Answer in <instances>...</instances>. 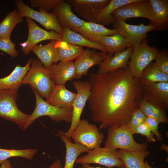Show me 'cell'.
Here are the masks:
<instances>
[{"mask_svg":"<svg viewBox=\"0 0 168 168\" xmlns=\"http://www.w3.org/2000/svg\"><path fill=\"white\" fill-rule=\"evenodd\" d=\"M145 164L146 168H156L152 167L148 163L147 161H145Z\"/></svg>","mask_w":168,"mask_h":168,"instance_id":"45","label":"cell"},{"mask_svg":"<svg viewBox=\"0 0 168 168\" xmlns=\"http://www.w3.org/2000/svg\"><path fill=\"white\" fill-rule=\"evenodd\" d=\"M1 57L0 56V59H1Z\"/></svg>","mask_w":168,"mask_h":168,"instance_id":"48","label":"cell"},{"mask_svg":"<svg viewBox=\"0 0 168 168\" xmlns=\"http://www.w3.org/2000/svg\"><path fill=\"white\" fill-rule=\"evenodd\" d=\"M77 168H84V167H83L82 166V167H77Z\"/></svg>","mask_w":168,"mask_h":168,"instance_id":"46","label":"cell"},{"mask_svg":"<svg viewBox=\"0 0 168 168\" xmlns=\"http://www.w3.org/2000/svg\"><path fill=\"white\" fill-rule=\"evenodd\" d=\"M138 107L147 117L154 118L160 123H168V118L165 110L148 102L143 98Z\"/></svg>","mask_w":168,"mask_h":168,"instance_id":"32","label":"cell"},{"mask_svg":"<svg viewBox=\"0 0 168 168\" xmlns=\"http://www.w3.org/2000/svg\"><path fill=\"white\" fill-rule=\"evenodd\" d=\"M112 25L114 29H118L120 34L128 40L131 47L139 44L146 39L148 37V32L156 30L155 26L149 24L145 25L142 23L135 25L115 20L112 23Z\"/></svg>","mask_w":168,"mask_h":168,"instance_id":"13","label":"cell"},{"mask_svg":"<svg viewBox=\"0 0 168 168\" xmlns=\"http://www.w3.org/2000/svg\"><path fill=\"white\" fill-rule=\"evenodd\" d=\"M146 118V116L141 109L138 107L133 112L127 126L132 132L140 124L145 122Z\"/></svg>","mask_w":168,"mask_h":168,"instance_id":"37","label":"cell"},{"mask_svg":"<svg viewBox=\"0 0 168 168\" xmlns=\"http://www.w3.org/2000/svg\"><path fill=\"white\" fill-rule=\"evenodd\" d=\"M139 79L142 85L168 82V73L157 68L154 63L151 62L143 70Z\"/></svg>","mask_w":168,"mask_h":168,"instance_id":"29","label":"cell"},{"mask_svg":"<svg viewBox=\"0 0 168 168\" xmlns=\"http://www.w3.org/2000/svg\"><path fill=\"white\" fill-rule=\"evenodd\" d=\"M23 21L17 10L10 12L0 22V37H10L14 27Z\"/></svg>","mask_w":168,"mask_h":168,"instance_id":"33","label":"cell"},{"mask_svg":"<svg viewBox=\"0 0 168 168\" xmlns=\"http://www.w3.org/2000/svg\"><path fill=\"white\" fill-rule=\"evenodd\" d=\"M160 150H164L168 153V146L164 143H162L160 146L159 149Z\"/></svg>","mask_w":168,"mask_h":168,"instance_id":"43","label":"cell"},{"mask_svg":"<svg viewBox=\"0 0 168 168\" xmlns=\"http://www.w3.org/2000/svg\"><path fill=\"white\" fill-rule=\"evenodd\" d=\"M155 65L165 72L168 73V50L165 49L159 51L154 59Z\"/></svg>","mask_w":168,"mask_h":168,"instance_id":"38","label":"cell"},{"mask_svg":"<svg viewBox=\"0 0 168 168\" xmlns=\"http://www.w3.org/2000/svg\"><path fill=\"white\" fill-rule=\"evenodd\" d=\"M136 0H110L109 3L99 13L96 23L103 26L112 23L115 19L112 16L113 12L117 8Z\"/></svg>","mask_w":168,"mask_h":168,"instance_id":"30","label":"cell"},{"mask_svg":"<svg viewBox=\"0 0 168 168\" xmlns=\"http://www.w3.org/2000/svg\"><path fill=\"white\" fill-rule=\"evenodd\" d=\"M56 46L60 61H73L82 54L83 47L68 43L61 40L57 41Z\"/></svg>","mask_w":168,"mask_h":168,"instance_id":"31","label":"cell"},{"mask_svg":"<svg viewBox=\"0 0 168 168\" xmlns=\"http://www.w3.org/2000/svg\"><path fill=\"white\" fill-rule=\"evenodd\" d=\"M87 153L86 155L77 158L75 163L82 165L96 164L108 167H125L116 149L106 147H99L89 150Z\"/></svg>","mask_w":168,"mask_h":168,"instance_id":"8","label":"cell"},{"mask_svg":"<svg viewBox=\"0 0 168 168\" xmlns=\"http://www.w3.org/2000/svg\"><path fill=\"white\" fill-rule=\"evenodd\" d=\"M47 168H62V164L59 159L57 158Z\"/></svg>","mask_w":168,"mask_h":168,"instance_id":"41","label":"cell"},{"mask_svg":"<svg viewBox=\"0 0 168 168\" xmlns=\"http://www.w3.org/2000/svg\"><path fill=\"white\" fill-rule=\"evenodd\" d=\"M77 93L68 90L65 85L55 84L46 101L58 107L72 108Z\"/></svg>","mask_w":168,"mask_h":168,"instance_id":"21","label":"cell"},{"mask_svg":"<svg viewBox=\"0 0 168 168\" xmlns=\"http://www.w3.org/2000/svg\"><path fill=\"white\" fill-rule=\"evenodd\" d=\"M35 95L36 105L35 109L28 120L27 128L31 125L38 118L47 116L52 120L57 122L62 121L71 123L72 115V108L58 107L47 103L38 93L36 91L31 87Z\"/></svg>","mask_w":168,"mask_h":168,"instance_id":"4","label":"cell"},{"mask_svg":"<svg viewBox=\"0 0 168 168\" xmlns=\"http://www.w3.org/2000/svg\"><path fill=\"white\" fill-rule=\"evenodd\" d=\"M38 149H15L0 148V166L4 161L12 157H21L27 160H32Z\"/></svg>","mask_w":168,"mask_h":168,"instance_id":"34","label":"cell"},{"mask_svg":"<svg viewBox=\"0 0 168 168\" xmlns=\"http://www.w3.org/2000/svg\"><path fill=\"white\" fill-rule=\"evenodd\" d=\"M28 29L27 40L20 44L21 50L25 55H28L32 49L40 42L47 40H60L62 35L53 30H46L38 26L33 20L26 18Z\"/></svg>","mask_w":168,"mask_h":168,"instance_id":"11","label":"cell"},{"mask_svg":"<svg viewBox=\"0 0 168 168\" xmlns=\"http://www.w3.org/2000/svg\"><path fill=\"white\" fill-rule=\"evenodd\" d=\"M87 100L91 118L100 130L127 125L142 99V85L128 66L102 74L90 73Z\"/></svg>","mask_w":168,"mask_h":168,"instance_id":"1","label":"cell"},{"mask_svg":"<svg viewBox=\"0 0 168 168\" xmlns=\"http://www.w3.org/2000/svg\"><path fill=\"white\" fill-rule=\"evenodd\" d=\"M152 10L149 0H136L116 9L112 16L115 20L124 21L133 17H143L151 20Z\"/></svg>","mask_w":168,"mask_h":168,"instance_id":"12","label":"cell"},{"mask_svg":"<svg viewBox=\"0 0 168 168\" xmlns=\"http://www.w3.org/2000/svg\"><path fill=\"white\" fill-rule=\"evenodd\" d=\"M148 40L145 39L139 44L134 46L128 64L131 75L139 79L143 70L152 61L159 51L154 46L148 44Z\"/></svg>","mask_w":168,"mask_h":168,"instance_id":"6","label":"cell"},{"mask_svg":"<svg viewBox=\"0 0 168 168\" xmlns=\"http://www.w3.org/2000/svg\"><path fill=\"white\" fill-rule=\"evenodd\" d=\"M133 48H128L124 51L115 53L111 57L107 54L105 59L99 65L97 73L102 74L127 67Z\"/></svg>","mask_w":168,"mask_h":168,"instance_id":"18","label":"cell"},{"mask_svg":"<svg viewBox=\"0 0 168 168\" xmlns=\"http://www.w3.org/2000/svg\"><path fill=\"white\" fill-rule=\"evenodd\" d=\"M51 80L55 84L65 85L68 81L76 79V72L73 61L53 64L49 69Z\"/></svg>","mask_w":168,"mask_h":168,"instance_id":"19","label":"cell"},{"mask_svg":"<svg viewBox=\"0 0 168 168\" xmlns=\"http://www.w3.org/2000/svg\"><path fill=\"white\" fill-rule=\"evenodd\" d=\"M22 85L29 84L42 97L48 98L55 84L51 80L49 70L38 59H30L29 69L24 77Z\"/></svg>","mask_w":168,"mask_h":168,"instance_id":"2","label":"cell"},{"mask_svg":"<svg viewBox=\"0 0 168 168\" xmlns=\"http://www.w3.org/2000/svg\"><path fill=\"white\" fill-rule=\"evenodd\" d=\"M63 0H30L31 5L34 7L49 12L58 7L63 1Z\"/></svg>","mask_w":168,"mask_h":168,"instance_id":"35","label":"cell"},{"mask_svg":"<svg viewBox=\"0 0 168 168\" xmlns=\"http://www.w3.org/2000/svg\"><path fill=\"white\" fill-rule=\"evenodd\" d=\"M72 30L80 34L90 41L97 43H100L105 36L120 34L117 29H108L101 24L85 21L80 27Z\"/></svg>","mask_w":168,"mask_h":168,"instance_id":"17","label":"cell"},{"mask_svg":"<svg viewBox=\"0 0 168 168\" xmlns=\"http://www.w3.org/2000/svg\"><path fill=\"white\" fill-rule=\"evenodd\" d=\"M110 0H68L66 1L73 7L74 11L85 20L96 23L101 10Z\"/></svg>","mask_w":168,"mask_h":168,"instance_id":"14","label":"cell"},{"mask_svg":"<svg viewBox=\"0 0 168 168\" xmlns=\"http://www.w3.org/2000/svg\"><path fill=\"white\" fill-rule=\"evenodd\" d=\"M107 55L102 52H96L95 49L84 50L74 62L76 79H79L82 76H87L89 69L95 65L100 64L106 58Z\"/></svg>","mask_w":168,"mask_h":168,"instance_id":"15","label":"cell"},{"mask_svg":"<svg viewBox=\"0 0 168 168\" xmlns=\"http://www.w3.org/2000/svg\"><path fill=\"white\" fill-rule=\"evenodd\" d=\"M9 168H13L12 166H11L9 167ZM27 168H30V167H27Z\"/></svg>","mask_w":168,"mask_h":168,"instance_id":"47","label":"cell"},{"mask_svg":"<svg viewBox=\"0 0 168 168\" xmlns=\"http://www.w3.org/2000/svg\"><path fill=\"white\" fill-rule=\"evenodd\" d=\"M77 91L73 106L72 120L68 130L64 132L65 135L70 138L71 133L81 119V117L91 94L92 85L89 81H75L72 82Z\"/></svg>","mask_w":168,"mask_h":168,"instance_id":"10","label":"cell"},{"mask_svg":"<svg viewBox=\"0 0 168 168\" xmlns=\"http://www.w3.org/2000/svg\"><path fill=\"white\" fill-rule=\"evenodd\" d=\"M75 143H79L89 150L100 147L104 135L95 124L81 119L70 135Z\"/></svg>","mask_w":168,"mask_h":168,"instance_id":"7","label":"cell"},{"mask_svg":"<svg viewBox=\"0 0 168 168\" xmlns=\"http://www.w3.org/2000/svg\"><path fill=\"white\" fill-rule=\"evenodd\" d=\"M56 40H51L44 45H36L31 49L44 66L49 69L54 63L60 61L56 46Z\"/></svg>","mask_w":168,"mask_h":168,"instance_id":"23","label":"cell"},{"mask_svg":"<svg viewBox=\"0 0 168 168\" xmlns=\"http://www.w3.org/2000/svg\"><path fill=\"white\" fill-rule=\"evenodd\" d=\"M56 134L64 143L66 149L65 162L63 168H73L78 156L82 153L87 152L89 150L82 144L73 143L70 138L66 137L62 131L58 130Z\"/></svg>","mask_w":168,"mask_h":168,"instance_id":"24","label":"cell"},{"mask_svg":"<svg viewBox=\"0 0 168 168\" xmlns=\"http://www.w3.org/2000/svg\"><path fill=\"white\" fill-rule=\"evenodd\" d=\"M152 10L149 24L155 26L156 30L162 31L168 29V0H149Z\"/></svg>","mask_w":168,"mask_h":168,"instance_id":"22","label":"cell"},{"mask_svg":"<svg viewBox=\"0 0 168 168\" xmlns=\"http://www.w3.org/2000/svg\"><path fill=\"white\" fill-rule=\"evenodd\" d=\"M110 57L115 53L124 51L131 47L128 40L121 34H118L105 36L100 42Z\"/></svg>","mask_w":168,"mask_h":168,"instance_id":"28","label":"cell"},{"mask_svg":"<svg viewBox=\"0 0 168 168\" xmlns=\"http://www.w3.org/2000/svg\"><path fill=\"white\" fill-rule=\"evenodd\" d=\"M118 152L126 168H146L144 159L150 154L147 150L131 152L119 149Z\"/></svg>","mask_w":168,"mask_h":168,"instance_id":"26","label":"cell"},{"mask_svg":"<svg viewBox=\"0 0 168 168\" xmlns=\"http://www.w3.org/2000/svg\"><path fill=\"white\" fill-rule=\"evenodd\" d=\"M18 90L12 89L0 91V117L17 124L24 131L30 114L23 113L18 108L17 100Z\"/></svg>","mask_w":168,"mask_h":168,"instance_id":"3","label":"cell"},{"mask_svg":"<svg viewBox=\"0 0 168 168\" xmlns=\"http://www.w3.org/2000/svg\"><path fill=\"white\" fill-rule=\"evenodd\" d=\"M16 46V43L12 41L10 37H0V50L12 57H16L18 55Z\"/></svg>","mask_w":168,"mask_h":168,"instance_id":"36","label":"cell"},{"mask_svg":"<svg viewBox=\"0 0 168 168\" xmlns=\"http://www.w3.org/2000/svg\"><path fill=\"white\" fill-rule=\"evenodd\" d=\"M105 147L133 152L147 150L146 142L137 143L127 125L110 128L108 129Z\"/></svg>","mask_w":168,"mask_h":168,"instance_id":"5","label":"cell"},{"mask_svg":"<svg viewBox=\"0 0 168 168\" xmlns=\"http://www.w3.org/2000/svg\"><path fill=\"white\" fill-rule=\"evenodd\" d=\"M151 132L155 135L157 140L161 141L163 140L162 134L158 130L159 124L160 122L156 119L151 117H147L145 122Z\"/></svg>","mask_w":168,"mask_h":168,"instance_id":"40","label":"cell"},{"mask_svg":"<svg viewBox=\"0 0 168 168\" xmlns=\"http://www.w3.org/2000/svg\"><path fill=\"white\" fill-rule=\"evenodd\" d=\"M15 2L20 16L34 20L47 30H53L63 35V28L53 12H47L40 9L39 11L35 10L25 4L21 0H16Z\"/></svg>","mask_w":168,"mask_h":168,"instance_id":"9","label":"cell"},{"mask_svg":"<svg viewBox=\"0 0 168 168\" xmlns=\"http://www.w3.org/2000/svg\"><path fill=\"white\" fill-rule=\"evenodd\" d=\"M60 40L82 47L97 49L106 53V50L100 43L90 41L80 34L67 27H63V32Z\"/></svg>","mask_w":168,"mask_h":168,"instance_id":"27","label":"cell"},{"mask_svg":"<svg viewBox=\"0 0 168 168\" xmlns=\"http://www.w3.org/2000/svg\"><path fill=\"white\" fill-rule=\"evenodd\" d=\"M71 6L67 1H63L56 8L53 10L60 24L63 27L73 30L80 27L84 20L77 16L72 12Z\"/></svg>","mask_w":168,"mask_h":168,"instance_id":"20","label":"cell"},{"mask_svg":"<svg viewBox=\"0 0 168 168\" xmlns=\"http://www.w3.org/2000/svg\"><path fill=\"white\" fill-rule=\"evenodd\" d=\"M142 85L143 98L164 109H168V82Z\"/></svg>","mask_w":168,"mask_h":168,"instance_id":"16","label":"cell"},{"mask_svg":"<svg viewBox=\"0 0 168 168\" xmlns=\"http://www.w3.org/2000/svg\"><path fill=\"white\" fill-rule=\"evenodd\" d=\"M11 166L10 161L7 160L2 163L0 166V168H9Z\"/></svg>","mask_w":168,"mask_h":168,"instance_id":"42","label":"cell"},{"mask_svg":"<svg viewBox=\"0 0 168 168\" xmlns=\"http://www.w3.org/2000/svg\"><path fill=\"white\" fill-rule=\"evenodd\" d=\"M30 66V59L23 67L16 66L13 71L8 76L0 78V91L12 89L18 90L22 85V82Z\"/></svg>","mask_w":168,"mask_h":168,"instance_id":"25","label":"cell"},{"mask_svg":"<svg viewBox=\"0 0 168 168\" xmlns=\"http://www.w3.org/2000/svg\"><path fill=\"white\" fill-rule=\"evenodd\" d=\"M82 166L84 168H103L99 167H93L91 166L89 164H82ZM122 168H126L125 167Z\"/></svg>","mask_w":168,"mask_h":168,"instance_id":"44","label":"cell"},{"mask_svg":"<svg viewBox=\"0 0 168 168\" xmlns=\"http://www.w3.org/2000/svg\"><path fill=\"white\" fill-rule=\"evenodd\" d=\"M134 134H140L146 137L149 142H155L156 139L145 123H143L138 126L133 132Z\"/></svg>","mask_w":168,"mask_h":168,"instance_id":"39","label":"cell"}]
</instances>
